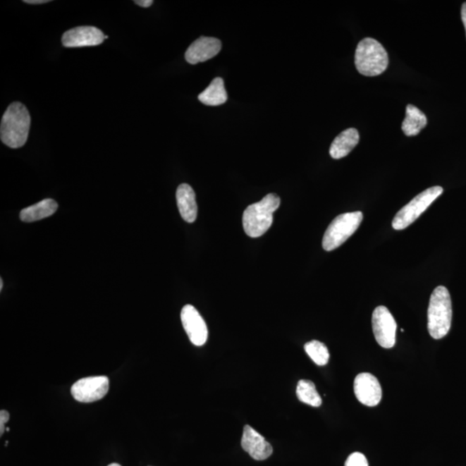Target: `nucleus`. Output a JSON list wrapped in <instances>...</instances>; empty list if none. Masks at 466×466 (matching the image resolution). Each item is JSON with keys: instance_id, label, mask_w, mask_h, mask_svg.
<instances>
[{"instance_id": "nucleus-1", "label": "nucleus", "mask_w": 466, "mask_h": 466, "mask_svg": "<svg viewBox=\"0 0 466 466\" xmlns=\"http://www.w3.org/2000/svg\"><path fill=\"white\" fill-rule=\"evenodd\" d=\"M30 128V115L28 109L20 102L11 104L4 114L0 137L11 149L21 148L28 140Z\"/></svg>"}, {"instance_id": "nucleus-2", "label": "nucleus", "mask_w": 466, "mask_h": 466, "mask_svg": "<svg viewBox=\"0 0 466 466\" xmlns=\"http://www.w3.org/2000/svg\"><path fill=\"white\" fill-rule=\"evenodd\" d=\"M452 318L450 293L446 287L439 286L431 295L427 311V329L434 340H441L449 333Z\"/></svg>"}, {"instance_id": "nucleus-3", "label": "nucleus", "mask_w": 466, "mask_h": 466, "mask_svg": "<svg viewBox=\"0 0 466 466\" xmlns=\"http://www.w3.org/2000/svg\"><path fill=\"white\" fill-rule=\"evenodd\" d=\"M281 200L276 194H269L257 203L252 204L243 214V226L250 238L261 237L271 228L273 214L278 209Z\"/></svg>"}, {"instance_id": "nucleus-4", "label": "nucleus", "mask_w": 466, "mask_h": 466, "mask_svg": "<svg viewBox=\"0 0 466 466\" xmlns=\"http://www.w3.org/2000/svg\"><path fill=\"white\" fill-rule=\"evenodd\" d=\"M388 64V53L379 41L367 37L357 44L355 65L361 75H379L386 70Z\"/></svg>"}, {"instance_id": "nucleus-5", "label": "nucleus", "mask_w": 466, "mask_h": 466, "mask_svg": "<svg viewBox=\"0 0 466 466\" xmlns=\"http://www.w3.org/2000/svg\"><path fill=\"white\" fill-rule=\"evenodd\" d=\"M364 215L361 211H352L338 215L327 227L322 246L326 252L340 247L360 227Z\"/></svg>"}, {"instance_id": "nucleus-6", "label": "nucleus", "mask_w": 466, "mask_h": 466, "mask_svg": "<svg viewBox=\"0 0 466 466\" xmlns=\"http://www.w3.org/2000/svg\"><path fill=\"white\" fill-rule=\"evenodd\" d=\"M443 194V188L435 186L427 188L421 194L415 196L410 203L404 206L398 214H396L392 221L393 228L395 230H403L410 226L429 209L435 200Z\"/></svg>"}, {"instance_id": "nucleus-7", "label": "nucleus", "mask_w": 466, "mask_h": 466, "mask_svg": "<svg viewBox=\"0 0 466 466\" xmlns=\"http://www.w3.org/2000/svg\"><path fill=\"white\" fill-rule=\"evenodd\" d=\"M109 391V377L90 376L77 381L71 388V394L77 402L90 403L102 399Z\"/></svg>"}, {"instance_id": "nucleus-8", "label": "nucleus", "mask_w": 466, "mask_h": 466, "mask_svg": "<svg viewBox=\"0 0 466 466\" xmlns=\"http://www.w3.org/2000/svg\"><path fill=\"white\" fill-rule=\"evenodd\" d=\"M372 329L379 345L386 349L392 348L395 345L398 325L386 307H377L373 312Z\"/></svg>"}, {"instance_id": "nucleus-9", "label": "nucleus", "mask_w": 466, "mask_h": 466, "mask_svg": "<svg viewBox=\"0 0 466 466\" xmlns=\"http://www.w3.org/2000/svg\"><path fill=\"white\" fill-rule=\"evenodd\" d=\"M180 319L192 344L197 346L205 345L209 337V330L197 309L192 305L184 306L180 313Z\"/></svg>"}, {"instance_id": "nucleus-10", "label": "nucleus", "mask_w": 466, "mask_h": 466, "mask_svg": "<svg viewBox=\"0 0 466 466\" xmlns=\"http://www.w3.org/2000/svg\"><path fill=\"white\" fill-rule=\"evenodd\" d=\"M106 36L96 27L80 26L63 34L61 42L66 48L91 47L102 44Z\"/></svg>"}, {"instance_id": "nucleus-11", "label": "nucleus", "mask_w": 466, "mask_h": 466, "mask_svg": "<svg viewBox=\"0 0 466 466\" xmlns=\"http://www.w3.org/2000/svg\"><path fill=\"white\" fill-rule=\"evenodd\" d=\"M354 393L356 398L365 406L375 407L382 399V388L375 376L361 373L354 380Z\"/></svg>"}, {"instance_id": "nucleus-12", "label": "nucleus", "mask_w": 466, "mask_h": 466, "mask_svg": "<svg viewBox=\"0 0 466 466\" xmlns=\"http://www.w3.org/2000/svg\"><path fill=\"white\" fill-rule=\"evenodd\" d=\"M221 48V42L218 38L200 37L188 47L185 59L192 65L204 63L216 56Z\"/></svg>"}, {"instance_id": "nucleus-13", "label": "nucleus", "mask_w": 466, "mask_h": 466, "mask_svg": "<svg viewBox=\"0 0 466 466\" xmlns=\"http://www.w3.org/2000/svg\"><path fill=\"white\" fill-rule=\"evenodd\" d=\"M241 446L250 456L256 460H265L271 457L273 448L264 436L257 433L253 427L246 425L241 439Z\"/></svg>"}, {"instance_id": "nucleus-14", "label": "nucleus", "mask_w": 466, "mask_h": 466, "mask_svg": "<svg viewBox=\"0 0 466 466\" xmlns=\"http://www.w3.org/2000/svg\"><path fill=\"white\" fill-rule=\"evenodd\" d=\"M177 206L185 221L192 223L197 218L198 207L195 192L187 183L180 184L176 191Z\"/></svg>"}, {"instance_id": "nucleus-15", "label": "nucleus", "mask_w": 466, "mask_h": 466, "mask_svg": "<svg viewBox=\"0 0 466 466\" xmlns=\"http://www.w3.org/2000/svg\"><path fill=\"white\" fill-rule=\"evenodd\" d=\"M360 142V133L355 128L344 130L333 142L330 155L333 159H341L348 155Z\"/></svg>"}, {"instance_id": "nucleus-16", "label": "nucleus", "mask_w": 466, "mask_h": 466, "mask_svg": "<svg viewBox=\"0 0 466 466\" xmlns=\"http://www.w3.org/2000/svg\"><path fill=\"white\" fill-rule=\"evenodd\" d=\"M59 209V204L52 199L42 200L35 205L21 211L20 219L24 222H35L51 216Z\"/></svg>"}, {"instance_id": "nucleus-17", "label": "nucleus", "mask_w": 466, "mask_h": 466, "mask_svg": "<svg viewBox=\"0 0 466 466\" xmlns=\"http://www.w3.org/2000/svg\"><path fill=\"white\" fill-rule=\"evenodd\" d=\"M198 99L200 102L210 106H217L225 104L227 100V92L224 80L221 77L215 78L209 86L199 95Z\"/></svg>"}, {"instance_id": "nucleus-18", "label": "nucleus", "mask_w": 466, "mask_h": 466, "mask_svg": "<svg viewBox=\"0 0 466 466\" xmlns=\"http://www.w3.org/2000/svg\"><path fill=\"white\" fill-rule=\"evenodd\" d=\"M427 125V118L423 111L413 105H407L406 118L402 125L403 133L408 137L417 136Z\"/></svg>"}, {"instance_id": "nucleus-19", "label": "nucleus", "mask_w": 466, "mask_h": 466, "mask_svg": "<svg viewBox=\"0 0 466 466\" xmlns=\"http://www.w3.org/2000/svg\"><path fill=\"white\" fill-rule=\"evenodd\" d=\"M296 396L300 402L312 407L321 405L322 399L315 388V385L309 380H300L296 388Z\"/></svg>"}, {"instance_id": "nucleus-20", "label": "nucleus", "mask_w": 466, "mask_h": 466, "mask_svg": "<svg viewBox=\"0 0 466 466\" xmlns=\"http://www.w3.org/2000/svg\"><path fill=\"white\" fill-rule=\"evenodd\" d=\"M306 352L315 364L322 367L329 363L330 354L325 344L318 341H312L304 346Z\"/></svg>"}, {"instance_id": "nucleus-21", "label": "nucleus", "mask_w": 466, "mask_h": 466, "mask_svg": "<svg viewBox=\"0 0 466 466\" xmlns=\"http://www.w3.org/2000/svg\"><path fill=\"white\" fill-rule=\"evenodd\" d=\"M345 466H369L367 458L364 454L354 453L345 461Z\"/></svg>"}, {"instance_id": "nucleus-22", "label": "nucleus", "mask_w": 466, "mask_h": 466, "mask_svg": "<svg viewBox=\"0 0 466 466\" xmlns=\"http://www.w3.org/2000/svg\"><path fill=\"white\" fill-rule=\"evenodd\" d=\"M10 419V414L6 410L0 411V436H3L4 433L6 432V423L8 422Z\"/></svg>"}, {"instance_id": "nucleus-23", "label": "nucleus", "mask_w": 466, "mask_h": 466, "mask_svg": "<svg viewBox=\"0 0 466 466\" xmlns=\"http://www.w3.org/2000/svg\"><path fill=\"white\" fill-rule=\"evenodd\" d=\"M134 3L137 4V6L145 7V8H148V7L152 6L154 2L152 0H136Z\"/></svg>"}, {"instance_id": "nucleus-24", "label": "nucleus", "mask_w": 466, "mask_h": 466, "mask_svg": "<svg viewBox=\"0 0 466 466\" xmlns=\"http://www.w3.org/2000/svg\"><path fill=\"white\" fill-rule=\"evenodd\" d=\"M26 4H30V5H42V4L49 3V0H25L24 1Z\"/></svg>"}, {"instance_id": "nucleus-25", "label": "nucleus", "mask_w": 466, "mask_h": 466, "mask_svg": "<svg viewBox=\"0 0 466 466\" xmlns=\"http://www.w3.org/2000/svg\"><path fill=\"white\" fill-rule=\"evenodd\" d=\"M461 18H462V21H463V24L465 29V33H466V2L463 4V6H462Z\"/></svg>"}, {"instance_id": "nucleus-26", "label": "nucleus", "mask_w": 466, "mask_h": 466, "mask_svg": "<svg viewBox=\"0 0 466 466\" xmlns=\"http://www.w3.org/2000/svg\"><path fill=\"white\" fill-rule=\"evenodd\" d=\"M3 290V280L0 279V290Z\"/></svg>"}, {"instance_id": "nucleus-27", "label": "nucleus", "mask_w": 466, "mask_h": 466, "mask_svg": "<svg viewBox=\"0 0 466 466\" xmlns=\"http://www.w3.org/2000/svg\"><path fill=\"white\" fill-rule=\"evenodd\" d=\"M109 466H121V465H118V464H116V463H114V464L109 465Z\"/></svg>"}, {"instance_id": "nucleus-28", "label": "nucleus", "mask_w": 466, "mask_h": 466, "mask_svg": "<svg viewBox=\"0 0 466 466\" xmlns=\"http://www.w3.org/2000/svg\"><path fill=\"white\" fill-rule=\"evenodd\" d=\"M6 431H7V432H9L10 429H8V427H7Z\"/></svg>"}]
</instances>
